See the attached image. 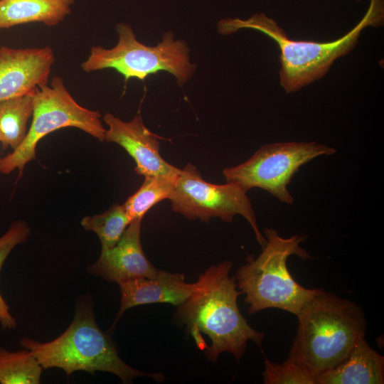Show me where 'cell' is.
Here are the masks:
<instances>
[{
    "mask_svg": "<svg viewBox=\"0 0 384 384\" xmlns=\"http://www.w3.org/2000/svg\"><path fill=\"white\" fill-rule=\"evenodd\" d=\"M232 265L231 261L226 260L201 274L193 292L177 306L175 314L199 348L202 349L203 336L209 338L210 345L205 354L211 361L223 352L240 361L249 340L261 347L264 338V334L251 327L239 309L238 298L242 292L235 277L230 276Z\"/></svg>",
    "mask_w": 384,
    "mask_h": 384,
    "instance_id": "6da1fadb",
    "label": "cell"
},
{
    "mask_svg": "<svg viewBox=\"0 0 384 384\" xmlns=\"http://www.w3.org/2000/svg\"><path fill=\"white\" fill-rule=\"evenodd\" d=\"M383 21L384 0H370L367 12L359 23L344 36L332 41L291 39L273 18L264 13L255 14L245 20L222 19L218 23V31L222 35H228L250 28L274 41L280 51L279 82L287 93H292L324 77L337 58L353 49L365 28L380 26Z\"/></svg>",
    "mask_w": 384,
    "mask_h": 384,
    "instance_id": "7a4b0ae2",
    "label": "cell"
},
{
    "mask_svg": "<svg viewBox=\"0 0 384 384\" xmlns=\"http://www.w3.org/2000/svg\"><path fill=\"white\" fill-rule=\"evenodd\" d=\"M298 327L289 356L317 375L336 366L365 336L366 320L354 302L321 289L296 315Z\"/></svg>",
    "mask_w": 384,
    "mask_h": 384,
    "instance_id": "3957f363",
    "label": "cell"
},
{
    "mask_svg": "<svg viewBox=\"0 0 384 384\" xmlns=\"http://www.w3.org/2000/svg\"><path fill=\"white\" fill-rule=\"evenodd\" d=\"M20 343L34 355L43 369L60 368L68 377L75 371L85 370L91 374L109 372L118 376L123 383H130L142 376L156 381L164 380L162 374L140 371L122 360L110 336L97 326L88 300L78 302L73 322L53 341L40 343L23 338Z\"/></svg>",
    "mask_w": 384,
    "mask_h": 384,
    "instance_id": "277c9868",
    "label": "cell"
},
{
    "mask_svg": "<svg viewBox=\"0 0 384 384\" xmlns=\"http://www.w3.org/2000/svg\"><path fill=\"white\" fill-rule=\"evenodd\" d=\"M266 239L261 253L236 272L238 289L245 295L249 314L266 309H279L297 315L321 289H308L296 282L288 270L287 261L295 255L306 260L309 254L299 246L302 235L282 238L272 228L264 229Z\"/></svg>",
    "mask_w": 384,
    "mask_h": 384,
    "instance_id": "5b68a950",
    "label": "cell"
},
{
    "mask_svg": "<svg viewBox=\"0 0 384 384\" xmlns=\"http://www.w3.org/2000/svg\"><path fill=\"white\" fill-rule=\"evenodd\" d=\"M117 44L110 49L92 46L87 59L81 64L86 73L112 68L130 78L144 80L149 75L166 71L176 77L182 86L192 76L195 65L189 62V50L181 41H174L171 32L164 34L162 41L154 47L138 41L132 27L120 23L116 26Z\"/></svg>",
    "mask_w": 384,
    "mask_h": 384,
    "instance_id": "8992f818",
    "label": "cell"
},
{
    "mask_svg": "<svg viewBox=\"0 0 384 384\" xmlns=\"http://www.w3.org/2000/svg\"><path fill=\"white\" fill-rule=\"evenodd\" d=\"M31 125L23 142L14 151L0 159V172L9 174L16 169L21 171L36 158L38 142L46 135L61 128H78L100 141L105 140V129L101 114L80 105L66 89L60 76L50 85L38 88L33 95Z\"/></svg>",
    "mask_w": 384,
    "mask_h": 384,
    "instance_id": "52a82bcc",
    "label": "cell"
},
{
    "mask_svg": "<svg viewBox=\"0 0 384 384\" xmlns=\"http://www.w3.org/2000/svg\"><path fill=\"white\" fill-rule=\"evenodd\" d=\"M336 150L316 142H277L261 146L249 159L226 168L223 174L227 183H235L245 191L259 188L284 203L292 204L287 186L300 167Z\"/></svg>",
    "mask_w": 384,
    "mask_h": 384,
    "instance_id": "ba28073f",
    "label": "cell"
},
{
    "mask_svg": "<svg viewBox=\"0 0 384 384\" xmlns=\"http://www.w3.org/2000/svg\"><path fill=\"white\" fill-rule=\"evenodd\" d=\"M169 200L174 212L191 220L208 222L211 218H220L231 222L235 215H240L250 223L262 247L266 242L247 191L237 183H208L193 165L188 164L181 169Z\"/></svg>",
    "mask_w": 384,
    "mask_h": 384,
    "instance_id": "9c48e42d",
    "label": "cell"
},
{
    "mask_svg": "<svg viewBox=\"0 0 384 384\" xmlns=\"http://www.w3.org/2000/svg\"><path fill=\"white\" fill-rule=\"evenodd\" d=\"M55 55L50 46L0 48V102L26 95L48 84Z\"/></svg>",
    "mask_w": 384,
    "mask_h": 384,
    "instance_id": "30bf717a",
    "label": "cell"
},
{
    "mask_svg": "<svg viewBox=\"0 0 384 384\" xmlns=\"http://www.w3.org/2000/svg\"><path fill=\"white\" fill-rule=\"evenodd\" d=\"M108 125L105 140L124 148L135 161V171L146 176L176 178L181 169L166 162L160 154L158 137L144 124L140 114L130 122H124L111 113L104 115Z\"/></svg>",
    "mask_w": 384,
    "mask_h": 384,
    "instance_id": "8fae6325",
    "label": "cell"
},
{
    "mask_svg": "<svg viewBox=\"0 0 384 384\" xmlns=\"http://www.w3.org/2000/svg\"><path fill=\"white\" fill-rule=\"evenodd\" d=\"M141 223V219L132 220L113 247L102 250L99 259L89 267V272L117 284L139 277L159 276L163 271L156 268L144 253Z\"/></svg>",
    "mask_w": 384,
    "mask_h": 384,
    "instance_id": "7c38bea8",
    "label": "cell"
},
{
    "mask_svg": "<svg viewBox=\"0 0 384 384\" xmlns=\"http://www.w3.org/2000/svg\"><path fill=\"white\" fill-rule=\"evenodd\" d=\"M118 284L121 304L113 327L128 309L154 303H169L178 306L189 297L194 288V282H186L183 274L166 271L156 277H139Z\"/></svg>",
    "mask_w": 384,
    "mask_h": 384,
    "instance_id": "4fadbf2b",
    "label": "cell"
},
{
    "mask_svg": "<svg viewBox=\"0 0 384 384\" xmlns=\"http://www.w3.org/2000/svg\"><path fill=\"white\" fill-rule=\"evenodd\" d=\"M384 357L360 338L336 366L317 375V384H383Z\"/></svg>",
    "mask_w": 384,
    "mask_h": 384,
    "instance_id": "5bb4252c",
    "label": "cell"
},
{
    "mask_svg": "<svg viewBox=\"0 0 384 384\" xmlns=\"http://www.w3.org/2000/svg\"><path fill=\"white\" fill-rule=\"evenodd\" d=\"M75 0H0V29L28 23L55 26L72 11Z\"/></svg>",
    "mask_w": 384,
    "mask_h": 384,
    "instance_id": "9a60e30c",
    "label": "cell"
},
{
    "mask_svg": "<svg viewBox=\"0 0 384 384\" xmlns=\"http://www.w3.org/2000/svg\"><path fill=\"white\" fill-rule=\"evenodd\" d=\"M33 95L0 102V142L4 149L9 146L14 150L24 140L27 123L33 112Z\"/></svg>",
    "mask_w": 384,
    "mask_h": 384,
    "instance_id": "2e32d148",
    "label": "cell"
},
{
    "mask_svg": "<svg viewBox=\"0 0 384 384\" xmlns=\"http://www.w3.org/2000/svg\"><path fill=\"white\" fill-rule=\"evenodd\" d=\"M176 178L156 176L144 177V181L139 190L124 203L131 221L142 220L146 213L154 205L164 199H170L174 191Z\"/></svg>",
    "mask_w": 384,
    "mask_h": 384,
    "instance_id": "e0dca14e",
    "label": "cell"
},
{
    "mask_svg": "<svg viewBox=\"0 0 384 384\" xmlns=\"http://www.w3.org/2000/svg\"><path fill=\"white\" fill-rule=\"evenodd\" d=\"M42 370L29 350L11 352L0 348L1 384H38Z\"/></svg>",
    "mask_w": 384,
    "mask_h": 384,
    "instance_id": "ac0fdd59",
    "label": "cell"
},
{
    "mask_svg": "<svg viewBox=\"0 0 384 384\" xmlns=\"http://www.w3.org/2000/svg\"><path fill=\"white\" fill-rule=\"evenodd\" d=\"M131 222L124 204H114L101 214L85 217L81 225L98 235L102 250H108L117 243Z\"/></svg>",
    "mask_w": 384,
    "mask_h": 384,
    "instance_id": "d6986e66",
    "label": "cell"
},
{
    "mask_svg": "<svg viewBox=\"0 0 384 384\" xmlns=\"http://www.w3.org/2000/svg\"><path fill=\"white\" fill-rule=\"evenodd\" d=\"M265 384H317V374L302 361L288 356L282 363L265 359Z\"/></svg>",
    "mask_w": 384,
    "mask_h": 384,
    "instance_id": "ffe728a7",
    "label": "cell"
},
{
    "mask_svg": "<svg viewBox=\"0 0 384 384\" xmlns=\"http://www.w3.org/2000/svg\"><path fill=\"white\" fill-rule=\"evenodd\" d=\"M30 230L26 223H14L7 232L0 238V272L3 264L11 251L17 245L24 242L28 238Z\"/></svg>",
    "mask_w": 384,
    "mask_h": 384,
    "instance_id": "44dd1931",
    "label": "cell"
},
{
    "mask_svg": "<svg viewBox=\"0 0 384 384\" xmlns=\"http://www.w3.org/2000/svg\"><path fill=\"white\" fill-rule=\"evenodd\" d=\"M0 324L4 329H14L16 326L15 319L9 311V307L0 293Z\"/></svg>",
    "mask_w": 384,
    "mask_h": 384,
    "instance_id": "7402d4cb",
    "label": "cell"
},
{
    "mask_svg": "<svg viewBox=\"0 0 384 384\" xmlns=\"http://www.w3.org/2000/svg\"><path fill=\"white\" fill-rule=\"evenodd\" d=\"M355 1H356L357 2H361V0H355Z\"/></svg>",
    "mask_w": 384,
    "mask_h": 384,
    "instance_id": "603a6c76",
    "label": "cell"
},
{
    "mask_svg": "<svg viewBox=\"0 0 384 384\" xmlns=\"http://www.w3.org/2000/svg\"><path fill=\"white\" fill-rule=\"evenodd\" d=\"M0 159H1V158H0Z\"/></svg>",
    "mask_w": 384,
    "mask_h": 384,
    "instance_id": "cb8c5ba5",
    "label": "cell"
}]
</instances>
